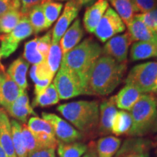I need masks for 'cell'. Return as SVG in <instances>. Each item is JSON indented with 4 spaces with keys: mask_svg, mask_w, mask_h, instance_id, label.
Masks as SVG:
<instances>
[{
    "mask_svg": "<svg viewBox=\"0 0 157 157\" xmlns=\"http://www.w3.org/2000/svg\"><path fill=\"white\" fill-rule=\"evenodd\" d=\"M53 84L61 100L84 95L83 82L77 74L71 71L60 68L54 78Z\"/></svg>",
    "mask_w": 157,
    "mask_h": 157,
    "instance_id": "obj_6",
    "label": "cell"
},
{
    "mask_svg": "<svg viewBox=\"0 0 157 157\" xmlns=\"http://www.w3.org/2000/svg\"><path fill=\"white\" fill-rule=\"evenodd\" d=\"M0 143L8 157H17L13 146L12 127L8 115L0 108Z\"/></svg>",
    "mask_w": 157,
    "mask_h": 157,
    "instance_id": "obj_17",
    "label": "cell"
},
{
    "mask_svg": "<svg viewBox=\"0 0 157 157\" xmlns=\"http://www.w3.org/2000/svg\"><path fill=\"white\" fill-rule=\"evenodd\" d=\"M1 57H2V55H1V50H0V66H2V64H1Z\"/></svg>",
    "mask_w": 157,
    "mask_h": 157,
    "instance_id": "obj_47",
    "label": "cell"
},
{
    "mask_svg": "<svg viewBox=\"0 0 157 157\" xmlns=\"http://www.w3.org/2000/svg\"><path fill=\"white\" fill-rule=\"evenodd\" d=\"M98 0H78V2H79L82 7V6H86V7L89 6L90 7V6L93 5Z\"/></svg>",
    "mask_w": 157,
    "mask_h": 157,
    "instance_id": "obj_44",
    "label": "cell"
},
{
    "mask_svg": "<svg viewBox=\"0 0 157 157\" xmlns=\"http://www.w3.org/2000/svg\"><path fill=\"white\" fill-rule=\"evenodd\" d=\"M142 95L143 93L137 88L130 85H126L117 95L113 96L116 106L124 111H129Z\"/></svg>",
    "mask_w": 157,
    "mask_h": 157,
    "instance_id": "obj_19",
    "label": "cell"
},
{
    "mask_svg": "<svg viewBox=\"0 0 157 157\" xmlns=\"http://www.w3.org/2000/svg\"><path fill=\"white\" fill-rule=\"evenodd\" d=\"M0 157H8L7 154H6L5 151L4 150L2 146L1 143H0Z\"/></svg>",
    "mask_w": 157,
    "mask_h": 157,
    "instance_id": "obj_45",
    "label": "cell"
},
{
    "mask_svg": "<svg viewBox=\"0 0 157 157\" xmlns=\"http://www.w3.org/2000/svg\"><path fill=\"white\" fill-rule=\"evenodd\" d=\"M29 63L23 58H18L14 60L7 69V74L14 80L21 90H26L28 82L26 79V74L28 71Z\"/></svg>",
    "mask_w": 157,
    "mask_h": 157,
    "instance_id": "obj_20",
    "label": "cell"
},
{
    "mask_svg": "<svg viewBox=\"0 0 157 157\" xmlns=\"http://www.w3.org/2000/svg\"><path fill=\"white\" fill-rule=\"evenodd\" d=\"M10 10H21L20 0H0V15Z\"/></svg>",
    "mask_w": 157,
    "mask_h": 157,
    "instance_id": "obj_40",
    "label": "cell"
},
{
    "mask_svg": "<svg viewBox=\"0 0 157 157\" xmlns=\"http://www.w3.org/2000/svg\"><path fill=\"white\" fill-rule=\"evenodd\" d=\"M5 110L6 111H7V113L11 117L17 119V120L22 121L23 123L26 122L27 118L29 115H34L35 117H37L36 113L34 111L32 106L26 107L15 103H12L10 106Z\"/></svg>",
    "mask_w": 157,
    "mask_h": 157,
    "instance_id": "obj_31",
    "label": "cell"
},
{
    "mask_svg": "<svg viewBox=\"0 0 157 157\" xmlns=\"http://www.w3.org/2000/svg\"><path fill=\"white\" fill-rule=\"evenodd\" d=\"M132 42L129 33L113 36L104 45V56L111 57L119 63H126L129 47Z\"/></svg>",
    "mask_w": 157,
    "mask_h": 157,
    "instance_id": "obj_12",
    "label": "cell"
},
{
    "mask_svg": "<svg viewBox=\"0 0 157 157\" xmlns=\"http://www.w3.org/2000/svg\"><path fill=\"white\" fill-rule=\"evenodd\" d=\"M126 71V63H119L109 56L100 57L84 78V95H109L122 81Z\"/></svg>",
    "mask_w": 157,
    "mask_h": 157,
    "instance_id": "obj_1",
    "label": "cell"
},
{
    "mask_svg": "<svg viewBox=\"0 0 157 157\" xmlns=\"http://www.w3.org/2000/svg\"><path fill=\"white\" fill-rule=\"evenodd\" d=\"M59 100L60 98L55 85L53 84H50L44 91L35 96L32 101V108L50 106L58 103Z\"/></svg>",
    "mask_w": 157,
    "mask_h": 157,
    "instance_id": "obj_24",
    "label": "cell"
},
{
    "mask_svg": "<svg viewBox=\"0 0 157 157\" xmlns=\"http://www.w3.org/2000/svg\"><path fill=\"white\" fill-rule=\"evenodd\" d=\"M52 44V31H48L42 37H39L37 42V50L45 60L48 58L49 50Z\"/></svg>",
    "mask_w": 157,
    "mask_h": 157,
    "instance_id": "obj_37",
    "label": "cell"
},
{
    "mask_svg": "<svg viewBox=\"0 0 157 157\" xmlns=\"http://www.w3.org/2000/svg\"><path fill=\"white\" fill-rule=\"evenodd\" d=\"M21 1V11L23 15H28L31 9L38 5H42L46 0H20Z\"/></svg>",
    "mask_w": 157,
    "mask_h": 157,
    "instance_id": "obj_41",
    "label": "cell"
},
{
    "mask_svg": "<svg viewBox=\"0 0 157 157\" xmlns=\"http://www.w3.org/2000/svg\"><path fill=\"white\" fill-rule=\"evenodd\" d=\"M125 24L117 12L109 7L96 27L94 34L102 42H105L125 30Z\"/></svg>",
    "mask_w": 157,
    "mask_h": 157,
    "instance_id": "obj_8",
    "label": "cell"
},
{
    "mask_svg": "<svg viewBox=\"0 0 157 157\" xmlns=\"http://www.w3.org/2000/svg\"><path fill=\"white\" fill-rule=\"evenodd\" d=\"M21 132H22L23 140V142H24V145L27 150V152H28V154L31 152L35 151L41 149L34 135L31 132L30 129L27 127V125H22Z\"/></svg>",
    "mask_w": 157,
    "mask_h": 157,
    "instance_id": "obj_36",
    "label": "cell"
},
{
    "mask_svg": "<svg viewBox=\"0 0 157 157\" xmlns=\"http://www.w3.org/2000/svg\"><path fill=\"white\" fill-rule=\"evenodd\" d=\"M155 154H156V157H157V145L156 147V151H155Z\"/></svg>",
    "mask_w": 157,
    "mask_h": 157,
    "instance_id": "obj_48",
    "label": "cell"
},
{
    "mask_svg": "<svg viewBox=\"0 0 157 157\" xmlns=\"http://www.w3.org/2000/svg\"><path fill=\"white\" fill-rule=\"evenodd\" d=\"M42 7L46 20L47 28H50L58 19L63 8V4L56 2L52 0H46L42 4Z\"/></svg>",
    "mask_w": 157,
    "mask_h": 157,
    "instance_id": "obj_30",
    "label": "cell"
},
{
    "mask_svg": "<svg viewBox=\"0 0 157 157\" xmlns=\"http://www.w3.org/2000/svg\"><path fill=\"white\" fill-rule=\"evenodd\" d=\"M33 33L28 15H23L18 24L10 33L0 37L2 56L4 58H8L17 50L20 42L30 36Z\"/></svg>",
    "mask_w": 157,
    "mask_h": 157,
    "instance_id": "obj_7",
    "label": "cell"
},
{
    "mask_svg": "<svg viewBox=\"0 0 157 157\" xmlns=\"http://www.w3.org/2000/svg\"><path fill=\"white\" fill-rule=\"evenodd\" d=\"M129 36L133 42H151L157 43V35L154 30L148 28L140 20L134 16L127 25Z\"/></svg>",
    "mask_w": 157,
    "mask_h": 157,
    "instance_id": "obj_16",
    "label": "cell"
},
{
    "mask_svg": "<svg viewBox=\"0 0 157 157\" xmlns=\"http://www.w3.org/2000/svg\"><path fill=\"white\" fill-rule=\"evenodd\" d=\"M135 16L140 20L148 28L154 30L157 25V6L154 10L146 13H138Z\"/></svg>",
    "mask_w": 157,
    "mask_h": 157,
    "instance_id": "obj_39",
    "label": "cell"
},
{
    "mask_svg": "<svg viewBox=\"0 0 157 157\" xmlns=\"http://www.w3.org/2000/svg\"><path fill=\"white\" fill-rule=\"evenodd\" d=\"M130 57L135 61L151 58H157V43L151 42H134L130 50Z\"/></svg>",
    "mask_w": 157,
    "mask_h": 157,
    "instance_id": "obj_21",
    "label": "cell"
},
{
    "mask_svg": "<svg viewBox=\"0 0 157 157\" xmlns=\"http://www.w3.org/2000/svg\"><path fill=\"white\" fill-rule=\"evenodd\" d=\"M82 6L78 0H69L64 7L63 12L59 17L52 31V42L58 43L62 36L69 28L71 23L78 15Z\"/></svg>",
    "mask_w": 157,
    "mask_h": 157,
    "instance_id": "obj_10",
    "label": "cell"
},
{
    "mask_svg": "<svg viewBox=\"0 0 157 157\" xmlns=\"http://www.w3.org/2000/svg\"><path fill=\"white\" fill-rule=\"evenodd\" d=\"M102 53L101 45L93 39L87 38L63 55L60 68L77 74L84 84V78L90 68Z\"/></svg>",
    "mask_w": 157,
    "mask_h": 157,
    "instance_id": "obj_3",
    "label": "cell"
},
{
    "mask_svg": "<svg viewBox=\"0 0 157 157\" xmlns=\"http://www.w3.org/2000/svg\"><path fill=\"white\" fill-rule=\"evenodd\" d=\"M157 62L150 61L136 65L130 70L125 79L126 85L137 88L141 93L146 94L156 90Z\"/></svg>",
    "mask_w": 157,
    "mask_h": 157,
    "instance_id": "obj_5",
    "label": "cell"
},
{
    "mask_svg": "<svg viewBox=\"0 0 157 157\" xmlns=\"http://www.w3.org/2000/svg\"><path fill=\"white\" fill-rule=\"evenodd\" d=\"M28 157H57L56 149L44 148L36 150L28 154Z\"/></svg>",
    "mask_w": 157,
    "mask_h": 157,
    "instance_id": "obj_42",
    "label": "cell"
},
{
    "mask_svg": "<svg viewBox=\"0 0 157 157\" xmlns=\"http://www.w3.org/2000/svg\"><path fill=\"white\" fill-rule=\"evenodd\" d=\"M57 110L81 133L89 134L98 129L100 111L96 101H78L62 104L57 107Z\"/></svg>",
    "mask_w": 157,
    "mask_h": 157,
    "instance_id": "obj_2",
    "label": "cell"
},
{
    "mask_svg": "<svg viewBox=\"0 0 157 157\" xmlns=\"http://www.w3.org/2000/svg\"><path fill=\"white\" fill-rule=\"evenodd\" d=\"M156 90H157V77H156Z\"/></svg>",
    "mask_w": 157,
    "mask_h": 157,
    "instance_id": "obj_50",
    "label": "cell"
},
{
    "mask_svg": "<svg viewBox=\"0 0 157 157\" xmlns=\"http://www.w3.org/2000/svg\"><path fill=\"white\" fill-rule=\"evenodd\" d=\"M57 147L59 157H82L88 150L87 145L79 141L65 143L58 140Z\"/></svg>",
    "mask_w": 157,
    "mask_h": 157,
    "instance_id": "obj_23",
    "label": "cell"
},
{
    "mask_svg": "<svg viewBox=\"0 0 157 157\" xmlns=\"http://www.w3.org/2000/svg\"><path fill=\"white\" fill-rule=\"evenodd\" d=\"M28 17L34 34H37L41 31L48 29L42 5L36 6L31 9L29 13Z\"/></svg>",
    "mask_w": 157,
    "mask_h": 157,
    "instance_id": "obj_29",
    "label": "cell"
},
{
    "mask_svg": "<svg viewBox=\"0 0 157 157\" xmlns=\"http://www.w3.org/2000/svg\"><path fill=\"white\" fill-rule=\"evenodd\" d=\"M121 141L117 137L105 136L100 138L96 145L98 157H113L121 146Z\"/></svg>",
    "mask_w": 157,
    "mask_h": 157,
    "instance_id": "obj_22",
    "label": "cell"
},
{
    "mask_svg": "<svg viewBox=\"0 0 157 157\" xmlns=\"http://www.w3.org/2000/svg\"><path fill=\"white\" fill-rule=\"evenodd\" d=\"M157 132V116L156 118V120L154 121V125H153L151 130V133H156Z\"/></svg>",
    "mask_w": 157,
    "mask_h": 157,
    "instance_id": "obj_46",
    "label": "cell"
},
{
    "mask_svg": "<svg viewBox=\"0 0 157 157\" xmlns=\"http://www.w3.org/2000/svg\"><path fill=\"white\" fill-rule=\"evenodd\" d=\"M59 1H66V0H59Z\"/></svg>",
    "mask_w": 157,
    "mask_h": 157,
    "instance_id": "obj_51",
    "label": "cell"
},
{
    "mask_svg": "<svg viewBox=\"0 0 157 157\" xmlns=\"http://www.w3.org/2000/svg\"><path fill=\"white\" fill-rule=\"evenodd\" d=\"M154 31H155V32H156V35H157V25H156V28H155Z\"/></svg>",
    "mask_w": 157,
    "mask_h": 157,
    "instance_id": "obj_49",
    "label": "cell"
},
{
    "mask_svg": "<svg viewBox=\"0 0 157 157\" xmlns=\"http://www.w3.org/2000/svg\"><path fill=\"white\" fill-rule=\"evenodd\" d=\"M27 127L30 129L31 132L34 134L47 133V134L56 136L53 129L50 124L44 120V119H40L38 117L30 118L28 121Z\"/></svg>",
    "mask_w": 157,
    "mask_h": 157,
    "instance_id": "obj_34",
    "label": "cell"
},
{
    "mask_svg": "<svg viewBox=\"0 0 157 157\" xmlns=\"http://www.w3.org/2000/svg\"><path fill=\"white\" fill-rule=\"evenodd\" d=\"M152 142L142 137L126 139L113 157H149Z\"/></svg>",
    "mask_w": 157,
    "mask_h": 157,
    "instance_id": "obj_11",
    "label": "cell"
},
{
    "mask_svg": "<svg viewBox=\"0 0 157 157\" xmlns=\"http://www.w3.org/2000/svg\"><path fill=\"white\" fill-rule=\"evenodd\" d=\"M135 13H146L157 6V0H130Z\"/></svg>",
    "mask_w": 157,
    "mask_h": 157,
    "instance_id": "obj_38",
    "label": "cell"
},
{
    "mask_svg": "<svg viewBox=\"0 0 157 157\" xmlns=\"http://www.w3.org/2000/svg\"><path fill=\"white\" fill-rule=\"evenodd\" d=\"M12 127V135H13V146L15 154L17 157H28V152L24 145L23 140L21 126L16 120L13 119L10 121Z\"/></svg>",
    "mask_w": 157,
    "mask_h": 157,
    "instance_id": "obj_28",
    "label": "cell"
},
{
    "mask_svg": "<svg viewBox=\"0 0 157 157\" xmlns=\"http://www.w3.org/2000/svg\"><path fill=\"white\" fill-rule=\"evenodd\" d=\"M125 25H128L135 16V11L130 0H108Z\"/></svg>",
    "mask_w": 157,
    "mask_h": 157,
    "instance_id": "obj_26",
    "label": "cell"
},
{
    "mask_svg": "<svg viewBox=\"0 0 157 157\" xmlns=\"http://www.w3.org/2000/svg\"><path fill=\"white\" fill-rule=\"evenodd\" d=\"M37 42H38V38H34L25 43V44L23 58L27 62L31 63L33 65H38L41 63L46 61L37 50Z\"/></svg>",
    "mask_w": 157,
    "mask_h": 157,
    "instance_id": "obj_32",
    "label": "cell"
},
{
    "mask_svg": "<svg viewBox=\"0 0 157 157\" xmlns=\"http://www.w3.org/2000/svg\"><path fill=\"white\" fill-rule=\"evenodd\" d=\"M131 125L132 119L129 113L124 110L117 111L112 123L111 133L117 136L127 134L131 128Z\"/></svg>",
    "mask_w": 157,
    "mask_h": 157,
    "instance_id": "obj_25",
    "label": "cell"
},
{
    "mask_svg": "<svg viewBox=\"0 0 157 157\" xmlns=\"http://www.w3.org/2000/svg\"><path fill=\"white\" fill-rule=\"evenodd\" d=\"M53 76L54 74L51 72L46 61L38 65H33L30 70V77L34 83L37 80H44L48 78L52 80Z\"/></svg>",
    "mask_w": 157,
    "mask_h": 157,
    "instance_id": "obj_35",
    "label": "cell"
},
{
    "mask_svg": "<svg viewBox=\"0 0 157 157\" xmlns=\"http://www.w3.org/2000/svg\"><path fill=\"white\" fill-rule=\"evenodd\" d=\"M42 116L52 127L57 140L65 143H70L81 140L84 137L82 133L55 113L42 112Z\"/></svg>",
    "mask_w": 157,
    "mask_h": 157,
    "instance_id": "obj_9",
    "label": "cell"
},
{
    "mask_svg": "<svg viewBox=\"0 0 157 157\" xmlns=\"http://www.w3.org/2000/svg\"><path fill=\"white\" fill-rule=\"evenodd\" d=\"M99 123L98 132L101 135H106L111 133V127L116 114L117 113L114 98L111 97L104 100L100 105Z\"/></svg>",
    "mask_w": 157,
    "mask_h": 157,
    "instance_id": "obj_14",
    "label": "cell"
},
{
    "mask_svg": "<svg viewBox=\"0 0 157 157\" xmlns=\"http://www.w3.org/2000/svg\"><path fill=\"white\" fill-rule=\"evenodd\" d=\"M109 7L108 0H98L87 7L84 15L83 23L88 33L93 34L95 32L96 27Z\"/></svg>",
    "mask_w": 157,
    "mask_h": 157,
    "instance_id": "obj_15",
    "label": "cell"
},
{
    "mask_svg": "<svg viewBox=\"0 0 157 157\" xmlns=\"http://www.w3.org/2000/svg\"><path fill=\"white\" fill-rule=\"evenodd\" d=\"M62 57L63 53L60 45L58 44V43L52 42L46 62L49 68H50L51 72L54 75L58 71L60 64L61 63Z\"/></svg>",
    "mask_w": 157,
    "mask_h": 157,
    "instance_id": "obj_33",
    "label": "cell"
},
{
    "mask_svg": "<svg viewBox=\"0 0 157 157\" xmlns=\"http://www.w3.org/2000/svg\"><path fill=\"white\" fill-rule=\"evenodd\" d=\"M22 16L20 10H10L0 15V32L10 33L18 24Z\"/></svg>",
    "mask_w": 157,
    "mask_h": 157,
    "instance_id": "obj_27",
    "label": "cell"
},
{
    "mask_svg": "<svg viewBox=\"0 0 157 157\" xmlns=\"http://www.w3.org/2000/svg\"><path fill=\"white\" fill-rule=\"evenodd\" d=\"M84 30L82 29L81 21L77 18L74 21L71 26L67 29L66 33L60 39V48L63 55L66 54L68 51L73 49L84 36Z\"/></svg>",
    "mask_w": 157,
    "mask_h": 157,
    "instance_id": "obj_18",
    "label": "cell"
},
{
    "mask_svg": "<svg viewBox=\"0 0 157 157\" xmlns=\"http://www.w3.org/2000/svg\"><path fill=\"white\" fill-rule=\"evenodd\" d=\"M82 157H98L97 153H96V150L94 148H90L87 151V152L83 155Z\"/></svg>",
    "mask_w": 157,
    "mask_h": 157,
    "instance_id": "obj_43",
    "label": "cell"
},
{
    "mask_svg": "<svg viewBox=\"0 0 157 157\" xmlns=\"http://www.w3.org/2000/svg\"><path fill=\"white\" fill-rule=\"evenodd\" d=\"M17 84L14 82L4 67L0 68V105L7 109L15 101L22 93Z\"/></svg>",
    "mask_w": 157,
    "mask_h": 157,
    "instance_id": "obj_13",
    "label": "cell"
},
{
    "mask_svg": "<svg viewBox=\"0 0 157 157\" xmlns=\"http://www.w3.org/2000/svg\"><path fill=\"white\" fill-rule=\"evenodd\" d=\"M129 111L132 125L127 135L143 137L150 133L157 116V101L154 96L143 94Z\"/></svg>",
    "mask_w": 157,
    "mask_h": 157,
    "instance_id": "obj_4",
    "label": "cell"
}]
</instances>
